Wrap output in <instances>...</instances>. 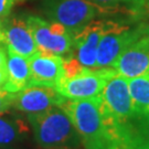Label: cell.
I'll return each instance as SVG.
<instances>
[{
	"mask_svg": "<svg viewBox=\"0 0 149 149\" xmlns=\"http://www.w3.org/2000/svg\"><path fill=\"white\" fill-rule=\"evenodd\" d=\"M34 140L43 149H73L81 145L79 134L62 106L27 115Z\"/></svg>",
	"mask_w": 149,
	"mask_h": 149,
	"instance_id": "1",
	"label": "cell"
},
{
	"mask_svg": "<svg viewBox=\"0 0 149 149\" xmlns=\"http://www.w3.org/2000/svg\"><path fill=\"white\" fill-rule=\"evenodd\" d=\"M61 106L71 118L84 148L109 149L101 96L77 101L66 100Z\"/></svg>",
	"mask_w": 149,
	"mask_h": 149,
	"instance_id": "2",
	"label": "cell"
},
{
	"mask_svg": "<svg viewBox=\"0 0 149 149\" xmlns=\"http://www.w3.org/2000/svg\"><path fill=\"white\" fill-rule=\"evenodd\" d=\"M103 112V109H102ZM109 149H149V114L134 105L120 115L103 112Z\"/></svg>",
	"mask_w": 149,
	"mask_h": 149,
	"instance_id": "3",
	"label": "cell"
},
{
	"mask_svg": "<svg viewBox=\"0 0 149 149\" xmlns=\"http://www.w3.org/2000/svg\"><path fill=\"white\" fill-rule=\"evenodd\" d=\"M118 10L114 7H105L88 0H47L45 15L51 21L59 22L72 36L82 30L102 13H112Z\"/></svg>",
	"mask_w": 149,
	"mask_h": 149,
	"instance_id": "4",
	"label": "cell"
},
{
	"mask_svg": "<svg viewBox=\"0 0 149 149\" xmlns=\"http://www.w3.org/2000/svg\"><path fill=\"white\" fill-rule=\"evenodd\" d=\"M26 21L39 52L65 56L73 51V36L61 23L37 16H28Z\"/></svg>",
	"mask_w": 149,
	"mask_h": 149,
	"instance_id": "5",
	"label": "cell"
},
{
	"mask_svg": "<svg viewBox=\"0 0 149 149\" xmlns=\"http://www.w3.org/2000/svg\"><path fill=\"white\" fill-rule=\"evenodd\" d=\"M149 29V23H140L136 27L124 26L120 23H114L113 27L103 36L96 60V70L112 69L116 61L129 44L136 41Z\"/></svg>",
	"mask_w": 149,
	"mask_h": 149,
	"instance_id": "6",
	"label": "cell"
},
{
	"mask_svg": "<svg viewBox=\"0 0 149 149\" xmlns=\"http://www.w3.org/2000/svg\"><path fill=\"white\" fill-rule=\"evenodd\" d=\"M115 71L108 70H86L71 79H61L55 90L66 100H88L101 96L108 76Z\"/></svg>",
	"mask_w": 149,
	"mask_h": 149,
	"instance_id": "7",
	"label": "cell"
},
{
	"mask_svg": "<svg viewBox=\"0 0 149 149\" xmlns=\"http://www.w3.org/2000/svg\"><path fill=\"white\" fill-rule=\"evenodd\" d=\"M66 98L53 86L28 85L15 93L12 108L26 115H34L47 112L54 106H61Z\"/></svg>",
	"mask_w": 149,
	"mask_h": 149,
	"instance_id": "8",
	"label": "cell"
},
{
	"mask_svg": "<svg viewBox=\"0 0 149 149\" xmlns=\"http://www.w3.org/2000/svg\"><path fill=\"white\" fill-rule=\"evenodd\" d=\"M0 43L7 50L13 51L24 58H31L38 52V47L24 18L18 16L0 19Z\"/></svg>",
	"mask_w": 149,
	"mask_h": 149,
	"instance_id": "9",
	"label": "cell"
},
{
	"mask_svg": "<svg viewBox=\"0 0 149 149\" xmlns=\"http://www.w3.org/2000/svg\"><path fill=\"white\" fill-rule=\"evenodd\" d=\"M113 21L90 22L73 36V50L76 59L88 70H96L97 50L103 36L113 27Z\"/></svg>",
	"mask_w": 149,
	"mask_h": 149,
	"instance_id": "10",
	"label": "cell"
},
{
	"mask_svg": "<svg viewBox=\"0 0 149 149\" xmlns=\"http://www.w3.org/2000/svg\"><path fill=\"white\" fill-rule=\"evenodd\" d=\"M112 69L127 80L149 75V29L119 54Z\"/></svg>",
	"mask_w": 149,
	"mask_h": 149,
	"instance_id": "11",
	"label": "cell"
},
{
	"mask_svg": "<svg viewBox=\"0 0 149 149\" xmlns=\"http://www.w3.org/2000/svg\"><path fill=\"white\" fill-rule=\"evenodd\" d=\"M28 61L30 66L29 85L55 87L63 77V56L38 51Z\"/></svg>",
	"mask_w": 149,
	"mask_h": 149,
	"instance_id": "12",
	"label": "cell"
},
{
	"mask_svg": "<svg viewBox=\"0 0 149 149\" xmlns=\"http://www.w3.org/2000/svg\"><path fill=\"white\" fill-rule=\"evenodd\" d=\"M30 124L10 111L0 114V149H21L29 137Z\"/></svg>",
	"mask_w": 149,
	"mask_h": 149,
	"instance_id": "13",
	"label": "cell"
},
{
	"mask_svg": "<svg viewBox=\"0 0 149 149\" xmlns=\"http://www.w3.org/2000/svg\"><path fill=\"white\" fill-rule=\"evenodd\" d=\"M7 72L8 79L3 88L10 93H18L30 83V66L27 58L13 51L7 50Z\"/></svg>",
	"mask_w": 149,
	"mask_h": 149,
	"instance_id": "14",
	"label": "cell"
},
{
	"mask_svg": "<svg viewBox=\"0 0 149 149\" xmlns=\"http://www.w3.org/2000/svg\"><path fill=\"white\" fill-rule=\"evenodd\" d=\"M128 87L135 107L149 114V75L129 79Z\"/></svg>",
	"mask_w": 149,
	"mask_h": 149,
	"instance_id": "15",
	"label": "cell"
},
{
	"mask_svg": "<svg viewBox=\"0 0 149 149\" xmlns=\"http://www.w3.org/2000/svg\"><path fill=\"white\" fill-rule=\"evenodd\" d=\"M96 3H101L105 7L125 6L130 13H143L149 9V0H93Z\"/></svg>",
	"mask_w": 149,
	"mask_h": 149,
	"instance_id": "16",
	"label": "cell"
},
{
	"mask_svg": "<svg viewBox=\"0 0 149 149\" xmlns=\"http://www.w3.org/2000/svg\"><path fill=\"white\" fill-rule=\"evenodd\" d=\"M87 69L81 64V62L76 59V56L72 52L63 56V77L62 79L74 77L76 75L83 73Z\"/></svg>",
	"mask_w": 149,
	"mask_h": 149,
	"instance_id": "17",
	"label": "cell"
},
{
	"mask_svg": "<svg viewBox=\"0 0 149 149\" xmlns=\"http://www.w3.org/2000/svg\"><path fill=\"white\" fill-rule=\"evenodd\" d=\"M15 93H10L5 88H0V114L8 112L12 108Z\"/></svg>",
	"mask_w": 149,
	"mask_h": 149,
	"instance_id": "18",
	"label": "cell"
},
{
	"mask_svg": "<svg viewBox=\"0 0 149 149\" xmlns=\"http://www.w3.org/2000/svg\"><path fill=\"white\" fill-rule=\"evenodd\" d=\"M16 0H0V19L10 13Z\"/></svg>",
	"mask_w": 149,
	"mask_h": 149,
	"instance_id": "19",
	"label": "cell"
},
{
	"mask_svg": "<svg viewBox=\"0 0 149 149\" xmlns=\"http://www.w3.org/2000/svg\"><path fill=\"white\" fill-rule=\"evenodd\" d=\"M7 60H8V52L0 44V68H7Z\"/></svg>",
	"mask_w": 149,
	"mask_h": 149,
	"instance_id": "20",
	"label": "cell"
},
{
	"mask_svg": "<svg viewBox=\"0 0 149 149\" xmlns=\"http://www.w3.org/2000/svg\"><path fill=\"white\" fill-rule=\"evenodd\" d=\"M7 79H8L7 68H0V88H3Z\"/></svg>",
	"mask_w": 149,
	"mask_h": 149,
	"instance_id": "21",
	"label": "cell"
}]
</instances>
